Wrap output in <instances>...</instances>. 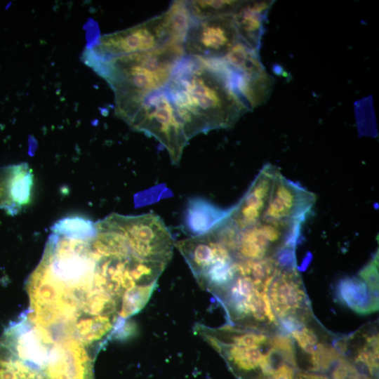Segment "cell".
Masks as SVG:
<instances>
[{
  "instance_id": "obj_15",
  "label": "cell",
  "mask_w": 379,
  "mask_h": 379,
  "mask_svg": "<svg viewBox=\"0 0 379 379\" xmlns=\"http://www.w3.org/2000/svg\"><path fill=\"white\" fill-rule=\"evenodd\" d=\"M241 3L235 0L187 1L194 21L232 15Z\"/></svg>"
},
{
  "instance_id": "obj_7",
  "label": "cell",
  "mask_w": 379,
  "mask_h": 379,
  "mask_svg": "<svg viewBox=\"0 0 379 379\" xmlns=\"http://www.w3.org/2000/svg\"><path fill=\"white\" fill-rule=\"evenodd\" d=\"M272 310L279 320L295 317L305 323L310 315L309 300L296 269L279 270L268 289Z\"/></svg>"
},
{
  "instance_id": "obj_6",
  "label": "cell",
  "mask_w": 379,
  "mask_h": 379,
  "mask_svg": "<svg viewBox=\"0 0 379 379\" xmlns=\"http://www.w3.org/2000/svg\"><path fill=\"white\" fill-rule=\"evenodd\" d=\"M316 201L315 195L277 173L261 220L305 222Z\"/></svg>"
},
{
  "instance_id": "obj_2",
  "label": "cell",
  "mask_w": 379,
  "mask_h": 379,
  "mask_svg": "<svg viewBox=\"0 0 379 379\" xmlns=\"http://www.w3.org/2000/svg\"><path fill=\"white\" fill-rule=\"evenodd\" d=\"M185 55L182 50L161 47L109 58L84 54L83 59L109 83L117 103L164 88Z\"/></svg>"
},
{
  "instance_id": "obj_20",
  "label": "cell",
  "mask_w": 379,
  "mask_h": 379,
  "mask_svg": "<svg viewBox=\"0 0 379 379\" xmlns=\"http://www.w3.org/2000/svg\"><path fill=\"white\" fill-rule=\"evenodd\" d=\"M11 166L0 168V208L6 211L9 206L8 180Z\"/></svg>"
},
{
  "instance_id": "obj_1",
  "label": "cell",
  "mask_w": 379,
  "mask_h": 379,
  "mask_svg": "<svg viewBox=\"0 0 379 379\" xmlns=\"http://www.w3.org/2000/svg\"><path fill=\"white\" fill-rule=\"evenodd\" d=\"M190 140L232 127L248 109L236 92L232 71L222 58L185 55L166 86Z\"/></svg>"
},
{
  "instance_id": "obj_5",
  "label": "cell",
  "mask_w": 379,
  "mask_h": 379,
  "mask_svg": "<svg viewBox=\"0 0 379 379\" xmlns=\"http://www.w3.org/2000/svg\"><path fill=\"white\" fill-rule=\"evenodd\" d=\"M239 39L232 15L194 21L185 43L186 55L221 58Z\"/></svg>"
},
{
  "instance_id": "obj_21",
  "label": "cell",
  "mask_w": 379,
  "mask_h": 379,
  "mask_svg": "<svg viewBox=\"0 0 379 379\" xmlns=\"http://www.w3.org/2000/svg\"><path fill=\"white\" fill-rule=\"evenodd\" d=\"M295 369L293 366L285 364L274 373L268 375H260L255 379H294Z\"/></svg>"
},
{
  "instance_id": "obj_17",
  "label": "cell",
  "mask_w": 379,
  "mask_h": 379,
  "mask_svg": "<svg viewBox=\"0 0 379 379\" xmlns=\"http://www.w3.org/2000/svg\"><path fill=\"white\" fill-rule=\"evenodd\" d=\"M290 335L293 340L297 343L302 352L307 357L308 369L309 371H311L318 345L320 343L317 335L312 328L304 326L300 329L291 333Z\"/></svg>"
},
{
  "instance_id": "obj_3",
  "label": "cell",
  "mask_w": 379,
  "mask_h": 379,
  "mask_svg": "<svg viewBox=\"0 0 379 379\" xmlns=\"http://www.w3.org/2000/svg\"><path fill=\"white\" fill-rule=\"evenodd\" d=\"M116 114L133 130L154 137L178 164L190 139L166 86L134 99L116 103Z\"/></svg>"
},
{
  "instance_id": "obj_19",
  "label": "cell",
  "mask_w": 379,
  "mask_h": 379,
  "mask_svg": "<svg viewBox=\"0 0 379 379\" xmlns=\"http://www.w3.org/2000/svg\"><path fill=\"white\" fill-rule=\"evenodd\" d=\"M360 277L375 293H378V255L377 254L359 272Z\"/></svg>"
},
{
  "instance_id": "obj_8",
  "label": "cell",
  "mask_w": 379,
  "mask_h": 379,
  "mask_svg": "<svg viewBox=\"0 0 379 379\" xmlns=\"http://www.w3.org/2000/svg\"><path fill=\"white\" fill-rule=\"evenodd\" d=\"M293 222L260 220L240 230L234 258L237 255L239 260H256L269 257L271 251L274 253L283 245Z\"/></svg>"
},
{
  "instance_id": "obj_16",
  "label": "cell",
  "mask_w": 379,
  "mask_h": 379,
  "mask_svg": "<svg viewBox=\"0 0 379 379\" xmlns=\"http://www.w3.org/2000/svg\"><path fill=\"white\" fill-rule=\"evenodd\" d=\"M53 233L67 237L90 239L96 235L95 222L82 217H65L58 220L51 227Z\"/></svg>"
},
{
  "instance_id": "obj_12",
  "label": "cell",
  "mask_w": 379,
  "mask_h": 379,
  "mask_svg": "<svg viewBox=\"0 0 379 379\" xmlns=\"http://www.w3.org/2000/svg\"><path fill=\"white\" fill-rule=\"evenodd\" d=\"M337 300L360 314L375 312L378 309V293L373 292L358 277L341 279L335 288Z\"/></svg>"
},
{
  "instance_id": "obj_22",
  "label": "cell",
  "mask_w": 379,
  "mask_h": 379,
  "mask_svg": "<svg viewBox=\"0 0 379 379\" xmlns=\"http://www.w3.org/2000/svg\"><path fill=\"white\" fill-rule=\"evenodd\" d=\"M294 379H330V378L320 373L298 371L295 372Z\"/></svg>"
},
{
  "instance_id": "obj_18",
  "label": "cell",
  "mask_w": 379,
  "mask_h": 379,
  "mask_svg": "<svg viewBox=\"0 0 379 379\" xmlns=\"http://www.w3.org/2000/svg\"><path fill=\"white\" fill-rule=\"evenodd\" d=\"M331 379H376L359 373L347 359L340 357L332 365Z\"/></svg>"
},
{
  "instance_id": "obj_13",
  "label": "cell",
  "mask_w": 379,
  "mask_h": 379,
  "mask_svg": "<svg viewBox=\"0 0 379 379\" xmlns=\"http://www.w3.org/2000/svg\"><path fill=\"white\" fill-rule=\"evenodd\" d=\"M34 174L27 163L11 166L8 180L9 206L6 212L15 215L31 203Z\"/></svg>"
},
{
  "instance_id": "obj_9",
  "label": "cell",
  "mask_w": 379,
  "mask_h": 379,
  "mask_svg": "<svg viewBox=\"0 0 379 379\" xmlns=\"http://www.w3.org/2000/svg\"><path fill=\"white\" fill-rule=\"evenodd\" d=\"M278 172L270 164L264 166L244 197L232 207L230 218L239 230L261 220Z\"/></svg>"
},
{
  "instance_id": "obj_11",
  "label": "cell",
  "mask_w": 379,
  "mask_h": 379,
  "mask_svg": "<svg viewBox=\"0 0 379 379\" xmlns=\"http://www.w3.org/2000/svg\"><path fill=\"white\" fill-rule=\"evenodd\" d=\"M232 208L224 209L208 200L194 198L188 201L184 213V227L192 237L204 234L227 219Z\"/></svg>"
},
{
  "instance_id": "obj_10",
  "label": "cell",
  "mask_w": 379,
  "mask_h": 379,
  "mask_svg": "<svg viewBox=\"0 0 379 379\" xmlns=\"http://www.w3.org/2000/svg\"><path fill=\"white\" fill-rule=\"evenodd\" d=\"M272 4L269 1H241L232 15L239 39L257 51L265 15Z\"/></svg>"
},
{
  "instance_id": "obj_14",
  "label": "cell",
  "mask_w": 379,
  "mask_h": 379,
  "mask_svg": "<svg viewBox=\"0 0 379 379\" xmlns=\"http://www.w3.org/2000/svg\"><path fill=\"white\" fill-rule=\"evenodd\" d=\"M161 15L171 45L185 50L187 33L194 22L187 1H173L169 8Z\"/></svg>"
},
{
  "instance_id": "obj_4",
  "label": "cell",
  "mask_w": 379,
  "mask_h": 379,
  "mask_svg": "<svg viewBox=\"0 0 379 379\" xmlns=\"http://www.w3.org/2000/svg\"><path fill=\"white\" fill-rule=\"evenodd\" d=\"M161 47L178 49L171 45L159 15L136 26L100 36L98 44L84 54L109 58Z\"/></svg>"
}]
</instances>
